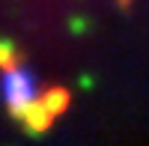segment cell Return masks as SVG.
Wrapping results in <instances>:
<instances>
[{
  "instance_id": "6da1fadb",
  "label": "cell",
  "mask_w": 149,
  "mask_h": 146,
  "mask_svg": "<svg viewBox=\"0 0 149 146\" xmlns=\"http://www.w3.org/2000/svg\"><path fill=\"white\" fill-rule=\"evenodd\" d=\"M3 99L9 104V111L21 116L27 111V104L36 99V83H33V75L24 72L21 66H9L6 75H3Z\"/></svg>"
},
{
  "instance_id": "7a4b0ae2",
  "label": "cell",
  "mask_w": 149,
  "mask_h": 146,
  "mask_svg": "<svg viewBox=\"0 0 149 146\" xmlns=\"http://www.w3.org/2000/svg\"><path fill=\"white\" fill-rule=\"evenodd\" d=\"M15 54H12V45L9 42H0V66H3V69H9V66H18L15 63Z\"/></svg>"
}]
</instances>
